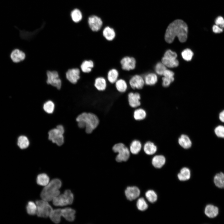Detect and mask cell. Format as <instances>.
<instances>
[{"mask_svg": "<svg viewBox=\"0 0 224 224\" xmlns=\"http://www.w3.org/2000/svg\"><path fill=\"white\" fill-rule=\"evenodd\" d=\"M188 27L182 20H176L168 26L166 31L165 39L168 43H172L177 36L181 43L185 42L187 38Z\"/></svg>", "mask_w": 224, "mask_h": 224, "instance_id": "obj_1", "label": "cell"}, {"mask_svg": "<svg viewBox=\"0 0 224 224\" xmlns=\"http://www.w3.org/2000/svg\"><path fill=\"white\" fill-rule=\"evenodd\" d=\"M78 127L81 128H85L86 132L91 133L98 126L99 120L97 116L91 113L83 112L76 118Z\"/></svg>", "mask_w": 224, "mask_h": 224, "instance_id": "obj_2", "label": "cell"}, {"mask_svg": "<svg viewBox=\"0 0 224 224\" xmlns=\"http://www.w3.org/2000/svg\"><path fill=\"white\" fill-rule=\"evenodd\" d=\"M61 186L60 180L58 179L52 180L43 188L40 194L41 198L48 202L52 200L60 194L59 189Z\"/></svg>", "mask_w": 224, "mask_h": 224, "instance_id": "obj_3", "label": "cell"}, {"mask_svg": "<svg viewBox=\"0 0 224 224\" xmlns=\"http://www.w3.org/2000/svg\"><path fill=\"white\" fill-rule=\"evenodd\" d=\"M112 150L115 153H118L115 160L118 162L125 161L129 158L130 156L129 149L123 143H118L114 144Z\"/></svg>", "mask_w": 224, "mask_h": 224, "instance_id": "obj_4", "label": "cell"}, {"mask_svg": "<svg viewBox=\"0 0 224 224\" xmlns=\"http://www.w3.org/2000/svg\"><path fill=\"white\" fill-rule=\"evenodd\" d=\"M74 196L70 190H66L63 194H59L52 200L53 204L55 206H63L71 204L73 202Z\"/></svg>", "mask_w": 224, "mask_h": 224, "instance_id": "obj_5", "label": "cell"}, {"mask_svg": "<svg viewBox=\"0 0 224 224\" xmlns=\"http://www.w3.org/2000/svg\"><path fill=\"white\" fill-rule=\"evenodd\" d=\"M36 204L37 207L36 214L40 217H48L53 210L48 201L43 199L36 201Z\"/></svg>", "mask_w": 224, "mask_h": 224, "instance_id": "obj_6", "label": "cell"}, {"mask_svg": "<svg viewBox=\"0 0 224 224\" xmlns=\"http://www.w3.org/2000/svg\"><path fill=\"white\" fill-rule=\"evenodd\" d=\"M64 133L56 128H53L48 132V139L58 146H61L64 142Z\"/></svg>", "mask_w": 224, "mask_h": 224, "instance_id": "obj_7", "label": "cell"}, {"mask_svg": "<svg viewBox=\"0 0 224 224\" xmlns=\"http://www.w3.org/2000/svg\"><path fill=\"white\" fill-rule=\"evenodd\" d=\"M47 83L55 87L58 90L61 89L62 81L58 72L55 71H48L46 73Z\"/></svg>", "mask_w": 224, "mask_h": 224, "instance_id": "obj_8", "label": "cell"}, {"mask_svg": "<svg viewBox=\"0 0 224 224\" xmlns=\"http://www.w3.org/2000/svg\"><path fill=\"white\" fill-rule=\"evenodd\" d=\"M120 63L122 69L124 70L129 71L136 67V60L133 57H124L121 59Z\"/></svg>", "mask_w": 224, "mask_h": 224, "instance_id": "obj_9", "label": "cell"}, {"mask_svg": "<svg viewBox=\"0 0 224 224\" xmlns=\"http://www.w3.org/2000/svg\"><path fill=\"white\" fill-rule=\"evenodd\" d=\"M129 84L133 89H141L143 87L145 82L144 78L141 76L135 75L130 79Z\"/></svg>", "mask_w": 224, "mask_h": 224, "instance_id": "obj_10", "label": "cell"}, {"mask_svg": "<svg viewBox=\"0 0 224 224\" xmlns=\"http://www.w3.org/2000/svg\"><path fill=\"white\" fill-rule=\"evenodd\" d=\"M67 79L73 84L77 83L80 78V71L78 68H73L68 70L66 73Z\"/></svg>", "mask_w": 224, "mask_h": 224, "instance_id": "obj_11", "label": "cell"}, {"mask_svg": "<svg viewBox=\"0 0 224 224\" xmlns=\"http://www.w3.org/2000/svg\"><path fill=\"white\" fill-rule=\"evenodd\" d=\"M88 23L90 27L94 31L99 30L102 25V21L101 19L95 15L91 16L89 17Z\"/></svg>", "mask_w": 224, "mask_h": 224, "instance_id": "obj_12", "label": "cell"}, {"mask_svg": "<svg viewBox=\"0 0 224 224\" xmlns=\"http://www.w3.org/2000/svg\"><path fill=\"white\" fill-rule=\"evenodd\" d=\"M140 190L137 187H128L125 190V194L127 198L129 201L136 199L140 195Z\"/></svg>", "mask_w": 224, "mask_h": 224, "instance_id": "obj_13", "label": "cell"}, {"mask_svg": "<svg viewBox=\"0 0 224 224\" xmlns=\"http://www.w3.org/2000/svg\"><path fill=\"white\" fill-rule=\"evenodd\" d=\"M140 98V94L138 92H131L128 94V104L132 108H137L141 105Z\"/></svg>", "mask_w": 224, "mask_h": 224, "instance_id": "obj_14", "label": "cell"}, {"mask_svg": "<svg viewBox=\"0 0 224 224\" xmlns=\"http://www.w3.org/2000/svg\"><path fill=\"white\" fill-rule=\"evenodd\" d=\"M10 57L13 62L18 63L25 59L26 54L22 50L16 49L12 50L10 54Z\"/></svg>", "mask_w": 224, "mask_h": 224, "instance_id": "obj_15", "label": "cell"}, {"mask_svg": "<svg viewBox=\"0 0 224 224\" xmlns=\"http://www.w3.org/2000/svg\"><path fill=\"white\" fill-rule=\"evenodd\" d=\"M75 213V211L70 208L61 209L62 216L69 222H72L74 220Z\"/></svg>", "mask_w": 224, "mask_h": 224, "instance_id": "obj_16", "label": "cell"}, {"mask_svg": "<svg viewBox=\"0 0 224 224\" xmlns=\"http://www.w3.org/2000/svg\"><path fill=\"white\" fill-rule=\"evenodd\" d=\"M205 214L210 218H213L218 215L219 213L218 208L213 205L209 204L205 207L204 210Z\"/></svg>", "mask_w": 224, "mask_h": 224, "instance_id": "obj_17", "label": "cell"}, {"mask_svg": "<svg viewBox=\"0 0 224 224\" xmlns=\"http://www.w3.org/2000/svg\"><path fill=\"white\" fill-rule=\"evenodd\" d=\"M166 161V158L163 156L157 155L152 158V164L155 167L160 168L164 165Z\"/></svg>", "mask_w": 224, "mask_h": 224, "instance_id": "obj_18", "label": "cell"}, {"mask_svg": "<svg viewBox=\"0 0 224 224\" xmlns=\"http://www.w3.org/2000/svg\"><path fill=\"white\" fill-rule=\"evenodd\" d=\"M178 142L180 145L184 149L190 148L192 146V142L189 137L185 134H182L179 138Z\"/></svg>", "mask_w": 224, "mask_h": 224, "instance_id": "obj_19", "label": "cell"}, {"mask_svg": "<svg viewBox=\"0 0 224 224\" xmlns=\"http://www.w3.org/2000/svg\"><path fill=\"white\" fill-rule=\"evenodd\" d=\"M17 145L20 149H25L29 146L30 142L26 136L20 135L17 138Z\"/></svg>", "mask_w": 224, "mask_h": 224, "instance_id": "obj_20", "label": "cell"}, {"mask_svg": "<svg viewBox=\"0 0 224 224\" xmlns=\"http://www.w3.org/2000/svg\"><path fill=\"white\" fill-rule=\"evenodd\" d=\"M191 176L190 170L187 167H184L182 168L180 172L178 174V179L181 181H185L189 180Z\"/></svg>", "mask_w": 224, "mask_h": 224, "instance_id": "obj_21", "label": "cell"}, {"mask_svg": "<svg viewBox=\"0 0 224 224\" xmlns=\"http://www.w3.org/2000/svg\"><path fill=\"white\" fill-rule=\"evenodd\" d=\"M94 86L99 91H104L107 86L106 82L105 79L102 77L96 78L95 81Z\"/></svg>", "mask_w": 224, "mask_h": 224, "instance_id": "obj_22", "label": "cell"}, {"mask_svg": "<svg viewBox=\"0 0 224 224\" xmlns=\"http://www.w3.org/2000/svg\"><path fill=\"white\" fill-rule=\"evenodd\" d=\"M143 150L147 154L152 155L156 152L157 147L153 142L148 141L144 145Z\"/></svg>", "mask_w": 224, "mask_h": 224, "instance_id": "obj_23", "label": "cell"}, {"mask_svg": "<svg viewBox=\"0 0 224 224\" xmlns=\"http://www.w3.org/2000/svg\"><path fill=\"white\" fill-rule=\"evenodd\" d=\"M61 216V209L58 208L53 210L49 216L53 222L57 224L60 222Z\"/></svg>", "mask_w": 224, "mask_h": 224, "instance_id": "obj_24", "label": "cell"}, {"mask_svg": "<svg viewBox=\"0 0 224 224\" xmlns=\"http://www.w3.org/2000/svg\"><path fill=\"white\" fill-rule=\"evenodd\" d=\"M215 185L219 188H224V173L220 172L217 174L214 177Z\"/></svg>", "mask_w": 224, "mask_h": 224, "instance_id": "obj_25", "label": "cell"}, {"mask_svg": "<svg viewBox=\"0 0 224 224\" xmlns=\"http://www.w3.org/2000/svg\"><path fill=\"white\" fill-rule=\"evenodd\" d=\"M145 83L147 85H153L157 81V77L153 73H150L146 74L144 78Z\"/></svg>", "mask_w": 224, "mask_h": 224, "instance_id": "obj_26", "label": "cell"}, {"mask_svg": "<svg viewBox=\"0 0 224 224\" xmlns=\"http://www.w3.org/2000/svg\"><path fill=\"white\" fill-rule=\"evenodd\" d=\"M142 147L141 142L138 140H134L130 144L129 150L133 154H137L141 151Z\"/></svg>", "mask_w": 224, "mask_h": 224, "instance_id": "obj_27", "label": "cell"}, {"mask_svg": "<svg viewBox=\"0 0 224 224\" xmlns=\"http://www.w3.org/2000/svg\"><path fill=\"white\" fill-rule=\"evenodd\" d=\"M94 67V63L91 60H85L81 64L80 68L82 71L84 73L90 72Z\"/></svg>", "mask_w": 224, "mask_h": 224, "instance_id": "obj_28", "label": "cell"}, {"mask_svg": "<svg viewBox=\"0 0 224 224\" xmlns=\"http://www.w3.org/2000/svg\"><path fill=\"white\" fill-rule=\"evenodd\" d=\"M103 34L105 39L108 41L112 40L115 36L114 30L109 27H106L104 29Z\"/></svg>", "mask_w": 224, "mask_h": 224, "instance_id": "obj_29", "label": "cell"}, {"mask_svg": "<svg viewBox=\"0 0 224 224\" xmlns=\"http://www.w3.org/2000/svg\"><path fill=\"white\" fill-rule=\"evenodd\" d=\"M119 75V72L117 69L115 68L112 69L108 72L107 75L108 80L111 83H115L118 80Z\"/></svg>", "mask_w": 224, "mask_h": 224, "instance_id": "obj_30", "label": "cell"}, {"mask_svg": "<svg viewBox=\"0 0 224 224\" xmlns=\"http://www.w3.org/2000/svg\"><path fill=\"white\" fill-rule=\"evenodd\" d=\"M49 181V177L46 174H40L37 176L36 182L39 185L45 186L48 184Z\"/></svg>", "mask_w": 224, "mask_h": 224, "instance_id": "obj_31", "label": "cell"}, {"mask_svg": "<svg viewBox=\"0 0 224 224\" xmlns=\"http://www.w3.org/2000/svg\"><path fill=\"white\" fill-rule=\"evenodd\" d=\"M115 83L116 88L119 92L123 93L127 90L128 86L125 80L122 79H118Z\"/></svg>", "mask_w": 224, "mask_h": 224, "instance_id": "obj_32", "label": "cell"}, {"mask_svg": "<svg viewBox=\"0 0 224 224\" xmlns=\"http://www.w3.org/2000/svg\"><path fill=\"white\" fill-rule=\"evenodd\" d=\"M162 63L166 67L170 68L177 67L179 64V62L176 59H171L163 57L162 58Z\"/></svg>", "mask_w": 224, "mask_h": 224, "instance_id": "obj_33", "label": "cell"}, {"mask_svg": "<svg viewBox=\"0 0 224 224\" xmlns=\"http://www.w3.org/2000/svg\"><path fill=\"white\" fill-rule=\"evenodd\" d=\"M70 16L72 21L76 23L79 22L82 18V13L78 9L72 10L71 12Z\"/></svg>", "mask_w": 224, "mask_h": 224, "instance_id": "obj_34", "label": "cell"}, {"mask_svg": "<svg viewBox=\"0 0 224 224\" xmlns=\"http://www.w3.org/2000/svg\"><path fill=\"white\" fill-rule=\"evenodd\" d=\"M133 116L136 120L140 121L144 119L146 116V113L143 109L139 108L133 112Z\"/></svg>", "mask_w": 224, "mask_h": 224, "instance_id": "obj_35", "label": "cell"}, {"mask_svg": "<svg viewBox=\"0 0 224 224\" xmlns=\"http://www.w3.org/2000/svg\"><path fill=\"white\" fill-rule=\"evenodd\" d=\"M26 210L28 214L31 215L36 213L37 207L36 204L33 201H29L26 206Z\"/></svg>", "mask_w": 224, "mask_h": 224, "instance_id": "obj_36", "label": "cell"}, {"mask_svg": "<svg viewBox=\"0 0 224 224\" xmlns=\"http://www.w3.org/2000/svg\"><path fill=\"white\" fill-rule=\"evenodd\" d=\"M145 195L148 201L151 203L155 202L157 199L156 194L152 190L147 191L145 193Z\"/></svg>", "mask_w": 224, "mask_h": 224, "instance_id": "obj_37", "label": "cell"}, {"mask_svg": "<svg viewBox=\"0 0 224 224\" xmlns=\"http://www.w3.org/2000/svg\"><path fill=\"white\" fill-rule=\"evenodd\" d=\"M55 105L54 102L51 100H48L44 104L43 108L44 110L48 114L52 113L54 109Z\"/></svg>", "mask_w": 224, "mask_h": 224, "instance_id": "obj_38", "label": "cell"}, {"mask_svg": "<svg viewBox=\"0 0 224 224\" xmlns=\"http://www.w3.org/2000/svg\"><path fill=\"white\" fill-rule=\"evenodd\" d=\"M194 55V53L189 49H186L184 50L181 53V56L183 59L187 61L191 60Z\"/></svg>", "mask_w": 224, "mask_h": 224, "instance_id": "obj_39", "label": "cell"}, {"mask_svg": "<svg viewBox=\"0 0 224 224\" xmlns=\"http://www.w3.org/2000/svg\"><path fill=\"white\" fill-rule=\"evenodd\" d=\"M136 205L138 209L141 211H144L147 209L148 205L143 198H140L137 200Z\"/></svg>", "mask_w": 224, "mask_h": 224, "instance_id": "obj_40", "label": "cell"}, {"mask_svg": "<svg viewBox=\"0 0 224 224\" xmlns=\"http://www.w3.org/2000/svg\"><path fill=\"white\" fill-rule=\"evenodd\" d=\"M166 69V67L161 62H158L156 65L155 71L157 74L160 75L163 74Z\"/></svg>", "mask_w": 224, "mask_h": 224, "instance_id": "obj_41", "label": "cell"}, {"mask_svg": "<svg viewBox=\"0 0 224 224\" xmlns=\"http://www.w3.org/2000/svg\"><path fill=\"white\" fill-rule=\"evenodd\" d=\"M177 56V54L175 52L169 49L165 52L164 57L169 59H175Z\"/></svg>", "mask_w": 224, "mask_h": 224, "instance_id": "obj_42", "label": "cell"}, {"mask_svg": "<svg viewBox=\"0 0 224 224\" xmlns=\"http://www.w3.org/2000/svg\"><path fill=\"white\" fill-rule=\"evenodd\" d=\"M215 132L217 137L224 138V126L220 125L217 127L215 129Z\"/></svg>", "mask_w": 224, "mask_h": 224, "instance_id": "obj_43", "label": "cell"}, {"mask_svg": "<svg viewBox=\"0 0 224 224\" xmlns=\"http://www.w3.org/2000/svg\"><path fill=\"white\" fill-rule=\"evenodd\" d=\"M162 85L164 87H168L171 83L174 81V78H171L163 77L162 78Z\"/></svg>", "mask_w": 224, "mask_h": 224, "instance_id": "obj_44", "label": "cell"}, {"mask_svg": "<svg viewBox=\"0 0 224 224\" xmlns=\"http://www.w3.org/2000/svg\"><path fill=\"white\" fill-rule=\"evenodd\" d=\"M215 24L221 28H224V18L221 16H217L215 20Z\"/></svg>", "mask_w": 224, "mask_h": 224, "instance_id": "obj_45", "label": "cell"}, {"mask_svg": "<svg viewBox=\"0 0 224 224\" xmlns=\"http://www.w3.org/2000/svg\"><path fill=\"white\" fill-rule=\"evenodd\" d=\"M163 75L164 77L171 78H174V72L173 71L168 69H166L165 70Z\"/></svg>", "mask_w": 224, "mask_h": 224, "instance_id": "obj_46", "label": "cell"}, {"mask_svg": "<svg viewBox=\"0 0 224 224\" xmlns=\"http://www.w3.org/2000/svg\"><path fill=\"white\" fill-rule=\"evenodd\" d=\"M212 29L213 32L216 34L221 33L223 31V28L216 24H214L212 26Z\"/></svg>", "mask_w": 224, "mask_h": 224, "instance_id": "obj_47", "label": "cell"}, {"mask_svg": "<svg viewBox=\"0 0 224 224\" xmlns=\"http://www.w3.org/2000/svg\"><path fill=\"white\" fill-rule=\"evenodd\" d=\"M219 119L220 120L224 122V110L221 112L219 114Z\"/></svg>", "mask_w": 224, "mask_h": 224, "instance_id": "obj_48", "label": "cell"}]
</instances>
